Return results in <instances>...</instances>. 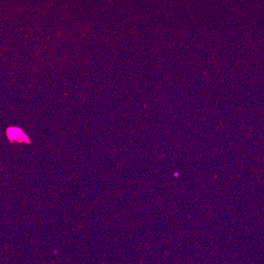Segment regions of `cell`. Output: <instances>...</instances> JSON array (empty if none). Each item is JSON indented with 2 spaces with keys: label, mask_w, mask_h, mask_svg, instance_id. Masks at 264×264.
<instances>
[{
  "label": "cell",
  "mask_w": 264,
  "mask_h": 264,
  "mask_svg": "<svg viewBox=\"0 0 264 264\" xmlns=\"http://www.w3.org/2000/svg\"><path fill=\"white\" fill-rule=\"evenodd\" d=\"M6 135L11 143L18 142L19 143L30 144L31 141L28 135L22 128L18 127H9L6 130Z\"/></svg>",
  "instance_id": "obj_1"
}]
</instances>
